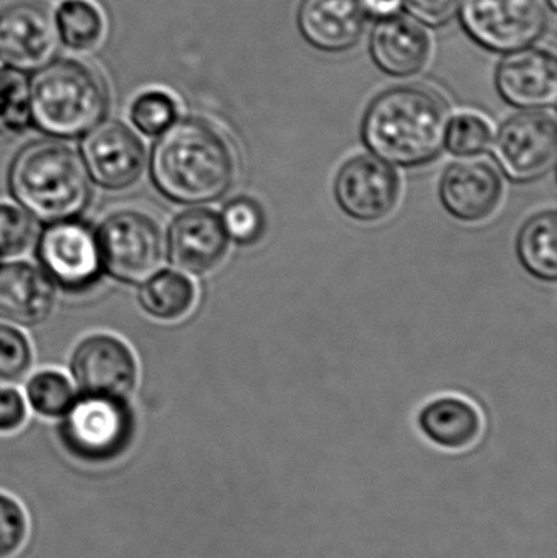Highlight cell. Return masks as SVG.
<instances>
[{"mask_svg":"<svg viewBox=\"0 0 557 558\" xmlns=\"http://www.w3.org/2000/svg\"><path fill=\"white\" fill-rule=\"evenodd\" d=\"M136 436V416L128 399L82 393L62 416L58 438L69 458L105 465L123 458Z\"/></svg>","mask_w":557,"mask_h":558,"instance_id":"obj_5","label":"cell"},{"mask_svg":"<svg viewBox=\"0 0 557 558\" xmlns=\"http://www.w3.org/2000/svg\"><path fill=\"white\" fill-rule=\"evenodd\" d=\"M59 38L75 51L94 49L104 38L105 22L90 0H64L56 13Z\"/></svg>","mask_w":557,"mask_h":558,"instance_id":"obj_23","label":"cell"},{"mask_svg":"<svg viewBox=\"0 0 557 558\" xmlns=\"http://www.w3.org/2000/svg\"><path fill=\"white\" fill-rule=\"evenodd\" d=\"M137 301L157 320H179L195 305L196 288L180 271L160 270L141 284Z\"/></svg>","mask_w":557,"mask_h":558,"instance_id":"obj_22","label":"cell"},{"mask_svg":"<svg viewBox=\"0 0 557 558\" xmlns=\"http://www.w3.org/2000/svg\"><path fill=\"white\" fill-rule=\"evenodd\" d=\"M373 59L396 77L415 74L427 64L431 39L421 23L408 16H388L373 32Z\"/></svg>","mask_w":557,"mask_h":558,"instance_id":"obj_19","label":"cell"},{"mask_svg":"<svg viewBox=\"0 0 557 558\" xmlns=\"http://www.w3.org/2000/svg\"><path fill=\"white\" fill-rule=\"evenodd\" d=\"M81 157L92 182L105 190L133 186L146 167L143 141L120 121H101L81 144Z\"/></svg>","mask_w":557,"mask_h":558,"instance_id":"obj_12","label":"cell"},{"mask_svg":"<svg viewBox=\"0 0 557 558\" xmlns=\"http://www.w3.org/2000/svg\"><path fill=\"white\" fill-rule=\"evenodd\" d=\"M334 198L353 221L379 222L398 208L401 179L389 163L362 154L340 167L334 180Z\"/></svg>","mask_w":557,"mask_h":558,"instance_id":"obj_10","label":"cell"},{"mask_svg":"<svg viewBox=\"0 0 557 558\" xmlns=\"http://www.w3.org/2000/svg\"><path fill=\"white\" fill-rule=\"evenodd\" d=\"M419 428L438 448L463 451L480 441L483 416L467 399L438 397L419 413Z\"/></svg>","mask_w":557,"mask_h":558,"instance_id":"obj_20","label":"cell"},{"mask_svg":"<svg viewBox=\"0 0 557 558\" xmlns=\"http://www.w3.org/2000/svg\"><path fill=\"white\" fill-rule=\"evenodd\" d=\"M447 104L424 87L389 88L370 105L362 120L366 149L389 166L419 169L435 162L447 137Z\"/></svg>","mask_w":557,"mask_h":558,"instance_id":"obj_2","label":"cell"},{"mask_svg":"<svg viewBox=\"0 0 557 558\" xmlns=\"http://www.w3.org/2000/svg\"><path fill=\"white\" fill-rule=\"evenodd\" d=\"M56 20L45 3L22 0L0 13V65L35 72L49 64L58 49Z\"/></svg>","mask_w":557,"mask_h":558,"instance_id":"obj_11","label":"cell"},{"mask_svg":"<svg viewBox=\"0 0 557 558\" xmlns=\"http://www.w3.org/2000/svg\"><path fill=\"white\" fill-rule=\"evenodd\" d=\"M229 238L221 215L206 208L180 213L167 231L170 264L190 275L216 270L228 257Z\"/></svg>","mask_w":557,"mask_h":558,"instance_id":"obj_14","label":"cell"},{"mask_svg":"<svg viewBox=\"0 0 557 558\" xmlns=\"http://www.w3.org/2000/svg\"><path fill=\"white\" fill-rule=\"evenodd\" d=\"M9 189L20 208L45 225L81 218L92 198L82 157L55 140L33 141L16 153Z\"/></svg>","mask_w":557,"mask_h":558,"instance_id":"obj_3","label":"cell"},{"mask_svg":"<svg viewBox=\"0 0 557 558\" xmlns=\"http://www.w3.org/2000/svg\"><path fill=\"white\" fill-rule=\"evenodd\" d=\"M549 5H552V9H556V0H548Z\"/></svg>","mask_w":557,"mask_h":558,"instance_id":"obj_35","label":"cell"},{"mask_svg":"<svg viewBox=\"0 0 557 558\" xmlns=\"http://www.w3.org/2000/svg\"><path fill=\"white\" fill-rule=\"evenodd\" d=\"M29 124L28 85L20 75L0 71V136L22 133Z\"/></svg>","mask_w":557,"mask_h":558,"instance_id":"obj_27","label":"cell"},{"mask_svg":"<svg viewBox=\"0 0 557 558\" xmlns=\"http://www.w3.org/2000/svg\"><path fill=\"white\" fill-rule=\"evenodd\" d=\"M365 15L360 0H304L298 22L311 45L336 52L359 41L365 29Z\"/></svg>","mask_w":557,"mask_h":558,"instance_id":"obj_18","label":"cell"},{"mask_svg":"<svg viewBox=\"0 0 557 558\" xmlns=\"http://www.w3.org/2000/svg\"><path fill=\"white\" fill-rule=\"evenodd\" d=\"M56 284L26 262L0 265V318L20 327H36L55 308Z\"/></svg>","mask_w":557,"mask_h":558,"instance_id":"obj_17","label":"cell"},{"mask_svg":"<svg viewBox=\"0 0 557 558\" xmlns=\"http://www.w3.org/2000/svg\"><path fill=\"white\" fill-rule=\"evenodd\" d=\"M438 196L451 218L464 225H480L493 218L502 205V177L484 160H461L445 170Z\"/></svg>","mask_w":557,"mask_h":558,"instance_id":"obj_15","label":"cell"},{"mask_svg":"<svg viewBox=\"0 0 557 558\" xmlns=\"http://www.w3.org/2000/svg\"><path fill=\"white\" fill-rule=\"evenodd\" d=\"M461 0H404L409 13L419 22L440 26L450 22Z\"/></svg>","mask_w":557,"mask_h":558,"instance_id":"obj_32","label":"cell"},{"mask_svg":"<svg viewBox=\"0 0 557 558\" xmlns=\"http://www.w3.org/2000/svg\"><path fill=\"white\" fill-rule=\"evenodd\" d=\"M150 179L177 205L219 202L231 192L238 162L229 141L202 120H177L150 150Z\"/></svg>","mask_w":557,"mask_h":558,"instance_id":"obj_1","label":"cell"},{"mask_svg":"<svg viewBox=\"0 0 557 558\" xmlns=\"http://www.w3.org/2000/svg\"><path fill=\"white\" fill-rule=\"evenodd\" d=\"M517 257L526 274L540 281L557 279V215L542 211L533 215L517 234Z\"/></svg>","mask_w":557,"mask_h":558,"instance_id":"obj_21","label":"cell"},{"mask_svg":"<svg viewBox=\"0 0 557 558\" xmlns=\"http://www.w3.org/2000/svg\"><path fill=\"white\" fill-rule=\"evenodd\" d=\"M71 371L82 393L128 399L136 387V357L131 348L113 335L85 338L75 348Z\"/></svg>","mask_w":557,"mask_h":558,"instance_id":"obj_13","label":"cell"},{"mask_svg":"<svg viewBox=\"0 0 557 558\" xmlns=\"http://www.w3.org/2000/svg\"><path fill=\"white\" fill-rule=\"evenodd\" d=\"M104 274L126 284H143L162 270L166 238L144 213H114L97 231Z\"/></svg>","mask_w":557,"mask_h":558,"instance_id":"obj_6","label":"cell"},{"mask_svg":"<svg viewBox=\"0 0 557 558\" xmlns=\"http://www.w3.org/2000/svg\"><path fill=\"white\" fill-rule=\"evenodd\" d=\"M221 219L229 241L241 247L258 244L267 232L264 208L249 196H239L229 202L222 209Z\"/></svg>","mask_w":557,"mask_h":558,"instance_id":"obj_25","label":"cell"},{"mask_svg":"<svg viewBox=\"0 0 557 558\" xmlns=\"http://www.w3.org/2000/svg\"><path fill=\"white\" fill-rule=\"evenodd\" d=\"M497 90L512 107L525 110L553 107L557 100L555 56L542 49L513 51L499 65Z\"/></svg>","mask_w":557,"mask_h":558,"instance_id":"obj_16","label":"cell"},{"mask_svg":"<svg viewBox=\"0 0 557 558\" xmlns=\"http://www.w3.org/2000/svg\"><path fill=\"white\" fill-rule=\"evenodd\" d=\"M491 147L494 160L507 179L516 183L535 182L555 166V118L545 111L516 114L500 126Z\"/></svg>","mask_w":557,"mask_h":558,"instance_id":"obj_9","label":"cell"},{"mask_svg":"<svg viewBox=\"0 0 557 558\" xmlns=\"http://www.w3.org/2000/svg\"><path fill=\"white\" fill-rule=\"evenodd\" d=\"M28 537V517L22 505L0 494V558H12Z\"/></svg>","mask_w":557,"mask_h":558,"instance_id":"obj_31","label":"cell"},{"mask_svg":"<svg viewBox=\"0 0 557 558\" xmlns=\"http://www.w3.org/2000/svg\"><path fill=\"white\" fill-rule=\"evenodd\" d=\"M26 420V405L15 389H0V433L19 429Z\"/></svg>","mask_w":557,"mask_h":558,"instance_id":"obj_33","label":"cell"},{"mask_svg":"<svg viewBox=\"0 0 557 558\" xmlns=\"http://www.w3.org/2000/svg\"><path fill=\"white\" fill-rule=\"evenodd\" d=\"M365 13L379 16V19H388L396 15L401 9L402 0H360Z\"/></svg>","mask_w":557,"mask_h":558,"instance_id":"obj_34","label":"cell"},{"mask_svg":"<svg viewBox=\"0 0 557 558\" xmlns=\"http://www.w3.org/2000/svg\"><path fill=\"white\" fill-rule=\"evenodd\" d=\"M36 221L22 208L0 205V258L25 254L36 239Z\"/></svg>","mask_w":557,"mask_h":558,"instance_id":"obj_29","label":"cell"},{"mask_svg":"<svg viewBox=\"0 0 557 558\" xmlns=\"http://www.w3.org/2000/svg\"><path fill=\"white\" fill-rule=\"evenodd\" d=\"M179 118L175 100L166 92L150 90L140 95L131 107L134 126L146 136H159Z\"/></svg>","mask_w":557,"mask_h":558,"instance_id":"obj_28","label":"cell"},{"mask_svg":"<svg viewBox=\"0 0 557 558\" xmlns=\"http://www.w3.org/2000/svg\"><path fill=\"white\" fill-rule=\"evenodd\" d=\"M26 397L29 405L39 415L62 418L78 396L64 374L58 371H41L26 384Z\"/></svg>","mask_w":557,"mask_h":558,"instance_id":"obj_24","label":"cell"},{"mask_svg":"<svg viewBox=\"0 0 557 558\" xmlns=\"http://www.w3.org/2000/svg\"><path fill=\"white\" fill-rule=\"evenodd\" d=\"M494 134L489 121L476 113H461L448 123L445 147L455 157H480L493 146Z\"/></svg>","mask_w":557,"mask_h":558,"instance_id":"obj_26","label":"cell"},{"mask_svg":"<svg viewBox=\"0 0 557 558\" xmlns=\"http://www.w3.org/2000/svg\"><path fill=\"white\" fill-rule=\"evenodd\" d=\"M28 94L32 123L58 140L84 137L108 113V92L97 72L69 59L36 71Z\"/></svg>","mask_w":557,"mask_h":558,"instance_id":"obj_4","label":"cell"},{"mask_svg":"<svg viewBox=\"0 0 557 558\" xmlns=\"http://www.w3.org/2000/svg\"><path fill=\"white\" fill-rule=\"evenodd\" d=\"M36 255L41 270L68 292L87 291L104 275L97 232L78 218L46 226Z\"/></svg>","mask_w":557,"mask_h":558,"instance_id":"obj_8","label":"cell"},{"mask_svg":"<svg viewBox=\"0 0 557 558\" xmlns=\"http://www.w3.org/2000/svg\"><path fill=\"white\" fill-rule=\"evenodd\" d=\"M33 351L28 338L0 324V384H12L22 379L32 366Z\"/></svg>","mask_w":557,"mask_h":558,"instance_id":"obj_30","label":"cell"},{"mask_svg":"<svg viewBox=\"0 0 557 558\" xmlns=\"http://www.w3.org/2000/svg\"><path fill=\"white\" fill-rule=\"evenodd\" d=\"M464 28L484 48L513 52L535 43L548 25L545 0H461Z\"/></svg>","mask_w":557,"mask_h":558,"instance_id":"obj_7","label":"cell"}]
</instances>
